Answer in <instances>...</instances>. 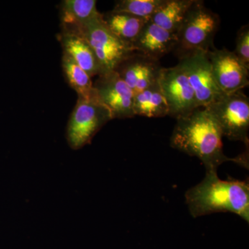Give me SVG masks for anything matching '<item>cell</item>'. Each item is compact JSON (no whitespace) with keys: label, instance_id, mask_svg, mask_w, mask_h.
Masks as SVG:
<instances>
[{"label":"cell","instance_id":"obj_1","mask_svg":"<svg viewBox=\"0 0 249 249\" xmlns=\"http://www.w3.org/2000/svg\"><path fill=\"white\" fill-rule=\"evenodd\" d=\"M222 137V131L209 111L204 107L196 108L189 115L177 120L170 146L199 159L206 170H217L222 163L230 160L248 166L246 156L229 158L225 155Z\"/></svg>","mask_w":249,"mask_h":249},{"label":"cell","instance_id":"obj_2","mask_svg":"<svg viewBox=\"0 0 249 249\" xmlns=\"http://www.w3.org/2000/svg\"><path fill=\"white\" fill-rule=\"evenodd\" d=\"M185 199L193 217L229 212L249 222V183L221 179L217 170H206L204 179L186 191Z\"/></svg>","mask_w":249,"mask_h":249},{"label":"cell","instance_id":"obj_3","mask_svg":"<svg viewBox=\"0 0 249 249\" xmlns=\"http://www.w3.org/2000/svg\"><path fill=\"white\" fill-rule=\"evenodd\" d=\"M219 24L217 14L206 7L204 1L195 0L177 34L178 42L175 50L178 58L196 51L208 52L213 49Z\"/></svg>","mask_w":249,"mask_h":249},{"label":"cell","instance_id":"obj_4","mask_svg":"<svg viewBox=\"0 0 249 249\" xmlns=\"http://www.w3.org/2000/svg\"><path fill=\"white\" fill-rule=\"evenodd\" d=\"M206 108L216 121L223 137L249 147V99L242 91L222 95Z\"/></svg>","mask_w":249,"mask_h":249},{"label":"cell","instance_id":"obj_5","mask_svg":"<svg viewBox=\"0 0 249 249\" xmlns=\"http://www.w3.org/2000/svg\"><path fill=\"white\" fill-rule=\"evenodd\" d=\"M74 29L79 31L92 48L101 67V74L114 71L121 62L135 52L108 29L103 14L83 27Z\"/></svg>","mask_w":249,"mask_h":249},{"label":"cell","instance_id":"obj_6","mask_svg":"<svg viewBox=\"0 0 249 249\" xmlns=\"http://www.w3.org/2000/svg\"><path fill=\"white\" fill-rule=\"evenodd\" d=\"M110 112L98 101L97 96L85 99L78 98L67 124V139L73 150H78L91 139L108 121Z\"/></svg>","mask_w":249,"mask_h":249},{"label":"cell","instance_id":"obj_7","mask_svg":"<svg viewBox=\"0 0 249 249\" xmlns=\"http://www.w3.org/2000/svg\"><path fill=\"white\" fill-rule=\"evenodd\" d=\"M178 60L194 91L197 108L207 107L224 94L214 80L207 52L196 51Z\"/></svg>","mask_w":249,"mask_h":249},{"label":"cell","instance_id":"obj_8","mask_svg":"<svg viewBox=\"0 0 249 249\" xmlns=\"http://www.w3.org/2000/svg\"><path fill=\"white\" fill-rule=\"evenodd\" d=\"M159 84L168 104V116L178 120L197 108L194 91L179 64L168 68L162 67Z\"/></svg>","mask_w":249,"mask_h":249},{"label":"cell","instance_id":"obj_9","mask_svg":"<svg viewBox=\"0 0 249 249\" xmlns=\"http://www.w3.org/2000/svg\"><path fill=\"white\" fill-rule=\"evenodd\" d=\"M93 84L98 101L110 112L111 119H129L135 116L134 93L115 71L98 76Z\"/></svg>","mask_w":249,"mask_h":249},{"label":"cell","instance_id":"obj_10","mask_svg":"<svg viewBox=\"0 0 249 249\" xmlns=\"http://www.w3.org/2000/svg\"><path fill=\"white\" fill-rule=\"evenodd\" d=\"M214 80L225 94L242 91L249 85V67L233 52L214 48L207 52Z\"/></svg>","mask_w":249,"mask_h":249},{"label":"cell","instance_id":"obj_11","mask_svg":"<svg viewBox=\"0 0 249 249\" xmlns=\"http://www.w3.org/2000/svg\"><path fill=\"white\" fill-rule=\"evenodd\" d=\"M161 69L160 60L134 52L114 71L135 94L157 83Z\"/></svg>","mask_w":249,"mask_h":249},{"label":"cell","instance_id":"obj_12","mask_svg":"<svg viewBox=\"0 0 249 249\" xmlns=\"http://www.w3.org/2000/svg\"><path fill=\"white\" fill-rule=\"evenodd\" d=\"M178 42L176 34L165 30L149 20L142 27L132 47L134 52L160 60L175 50Z\"/></svg>","mask_w":249,"mask_h":249},{"label":"cell","instance_id":"obj_13","mask_svg":"<svg viewBox=\"0 0 249 249\" xmlns=\"http://www.w3.org/2000/svg\"><path fill=\"white\" fill-rule=\"evenodd\" d=\"M63 53L73 59L90 77L99 76L101 69L91 46L74 28L62 27L60 35Z\"/></svg>","mask_w":249,"mask_h":249},{"label":"cell","instance_id":"obj_14","mask_svg":"<svg viewBox=\"0 0 249 249\" xmlns=\"http://www.w3.org/2000/svg\"><path fill=\"white\" fill-rule=\"evenodd\" d=\"M103 18L111 33L130 47L138 37L145 23L149 21L113 10L107 14H103Z\"/></svg>","mask_w":249,"mask_h":249},{"label":"cell","instance_id":"obj_15","mask_svg":"<svg viewBox=\"0 0 249 249\" xmlns=\"http://www.w3.org/2000/svg\"><path fill=\"white\" fill-rule=\"evenodd\" d=\"M134 111L135 116L147 118L168 116L169 109L160 90L159 80L147 89L134 94Z\"/></svg>","mask_w":249,"mask_h":249},{"label":"cell","instance_id":"obj_16","mask_svg":"<svg viewBox=\"0 0 249 249\" xmlns=\"http://www.w3.org/2000/svg\"><path fill=\"white\" fill-rule=\"evenodd\" d=\"M194 1L195 0H165L150 20L165 30L177 34Z\"/></svg>","mask_w":249,"mask_h":249},{"label":"cell","instance_id":"obj_17","mask_svg":"<svg viewBox=\"0 0 249 249\" xmlns=\"http://www.w3.org/2000/svg\"><path fill=\"white\" fill-rule=\"evenodd\" d=\"M95 0H65L61 4L62 27H83L101 16Z\"/></svg>","mask_w":249,"mask_h":249},{"label":"cell","instance_id":"obj_18","mask_svg":"<svg viewBox=\"0 0 249 249\" xmlns=\"http://www.w3.org/2000/svg\"><path fill=\"white\" fill-rule=\"evenodd\" d=\"M62 69L69 85L78 93V98L90 99L96 96L91 77L65 53L62 56Z\"/></svg>","mask_w":249,"mask_h":249},{"label":"cell","instance_id":"obj_19","mask_svg":"<svg viewBox=\"0 0 249 249\" xmlns=\"http://www.w3.org/2000/svg\"><path fill=\"white\" fill-rule=\"evenodd\" d=\"M165 0H121L116 3L113 11L126 13L150 20Z\"/></svg>","mask_w":249,"mask_h":249},{"label":"cell","instance_id":"obj_20","mask_svg":"<svg viewBox=\"0 0 249 249\" xmlns=\"http://www.w3.org/2000/svg\"><path fill=\"white\" fill-rule=\"evenodd\" d=\"M234 53L247 67H249V26L245 24L237 31Z\"/></svg>","mask_w":249,"mask_h":249}]
</instances>
